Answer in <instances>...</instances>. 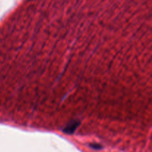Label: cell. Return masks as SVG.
<instances>
[{"label":"cell","instance_id":"cell-1","mask_svg":"<svg viewBox=\"0 0 152 152\" xmlns=\"http://www.w3.org/2000/svg\"><path fill=\"white\" fill-rule=\"evenodd\" d=\"M29 1H33V0H29Z\"/></svg>","mask_w":152,"mask_h":152}]
</instances>
